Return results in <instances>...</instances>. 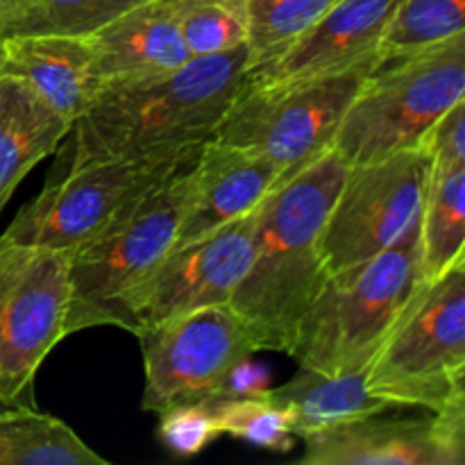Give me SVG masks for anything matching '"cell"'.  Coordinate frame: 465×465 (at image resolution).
Listing matches in <instances>:
<instances>
[{"label": "cell", "mask_w": 465, "mask_h": 465, "mask_svg": "<svg viewBox=\"0 0 465 465\" xmlns=\"http://www.w3.org/2000/svg\"><path fill=\"white\" fill-rule=\"evenodd\" d=\"M345 173L348 163L330 148L259 204L252 259L230 300L257 352H289L300 318L325 284L322 230Z\"/></svg>", "instance_id": "cell-1"}, {"label": "cell", "mask_w": 465, "mask_h": 465, "mask_svg": "<svg viewBox=\"0 0 465 465\" xmlns=\"http://www.w3.org/2000/svg\"><path fill=\"white\" fill-rule=\"evenodd\" d=\"M248 45L191 57L153 80L104 89L73 123V163L168 157L200 148L216 132L243 86Z\"/></svg>", "instance_id": "cell-2"}, {"label": "cell", "mask_w": 465, "mask_h": 465, "mask_svg": "<svg viewBox=\"0 0 465 465\" xmlns=\"http://www.w3.org/2000/svg\"><path fill=\"white\" fill-rule=\"evenodd\" d=\"M422 284L418 213L384 252L327 275L300 318L293 345L286 354L298 368L325 375L366 372L372 354Z\"/></svg>", "instance_id": "cell-3"}, {"label": "cell", "mask_w": 465, "mask_h": 465, "mask_svg": "<svg viewBox=\"0 0 465 465\" xmlns=\"http://www.w3.org/2000/svg\"><path fill=\"white\" fill-rule=\"evenodd\" d=\"M198 153L73 250L68 336L91 327H121L123 300L175 243L193 191Z\"/></svg>", "instance_id": "cell-4"}, {"label": "cell", "mask_w": 465, "mask_h": 465, "mask_svg": "<svg viewBox=\"0 0 465 465\" xmlns=\"http://www.w3.org/2000/svg\"><path fill=\"white\" fill-rule=\"evenodd\" d=\"M465 98V32L402 57L381 59L345 109L331 148L348 166L416 148Z\"/></svg>", "instance_id": "cell-5"}, {"label": "cell", "mask_w": 465, "mask_h": 465, "mask_svg": "<svg viewBox=\"0 0 465 465\" xmlns=\"http://www.w3.org/2000/svg\"><path fill=\"white\" fill-rule=\"evenodd\" d=\"M366 389L431 413L465 395V259L418 289L372 354Z\"/></svg>", "instance_id": "cell-6"}, {"label": "cell", "mask_w": 465, "mask_h": 465, "mask_svg": "<svg viewBox=\"0 0 465 465\" xmlns=\"http://www.w3.org/2000/svg\"><path fill=\"white\" fill-rule=\"evenodd\" d=\"M377 64L313 80L241 86L212 139L257 150L289 180L331 148L345 109Z\"/></svg>", "instance_id": "cell-7"}, {"label": "cell", "mask_w": 465, "mask_h": 465, "mask_svg": "<svg viewBox=\"0 0 465 465\" xmlns=\"http://www.w3.org/2000/svg\"><path fill=\"white\" fill-rule=\"evenodd\" d=\"M71 252L0 236V402L30 404L36 372L68 336Z\"/></svg>", "instance_id": "cell-8"}, {"label": "cell", "mask_w": 465, "mask_h": 465, "mask_svg": "<svg viewBox=\"0 0 465 465\" xmlns=\"http://www.w3.org/2000/svg\"><path fill=\"white\" fill-rule=\"evenodd\" d=\"M200 148L168 157L71 163L66 175L45 184L44 191L16 213L3 232V239L73 252Z\"/></svg>", "instance_id": "cell-9"}, {"label": "cell", "mask_w": 465, "mask_h": 465, "mask_svg": "<svg viewBox=\"0 0 465 465\" xmlns=\"http://www.w3.org/2000/svg\"><path fill=\"white\" fill-rule=\"evenodd\" d=\"M430 173L431 159L420 145L348 166L322 230L327 275L391 248L420 213Z\"/></svg>", "instance_id": "cell-10"}, {"label": "cell", "mask_w": 465, "mask_h": 465, "mask_svg": "<svg viewBox=\"0 0 465 465\" xmlns=\"http://www.w3.org/2000/svg\"><path fill=\"white\" fill-rule=\"evenodd\" d=\"M145 368L143 411L213 400L232 368L257 354L230 304H209L136 334Z\"/></svg>", "instance_id": "cell-11"}, {"label": "cell", "mask_w": 465, "mask_h": 465, "mask_svg": "<svg viewBox=\"0 0 465 465\" xmlns=\"http://www.w3.org/2000/svg\"><path fill=\"white\" fill-rule=\"evenodd\" d=\"M257 212L259 207L203 239L173 245L123 300L121 330L136 336L182 313L209 304H230L252 259Z\"/></svg>", "instance_id": "cell-12"}, {"label": "cell", "mask_w": 465, "mask_h": 465, "mask_svg": "<svg viewBox=\"0 0 465 465\" xmlns=\"http://www.w3.org/2000/svg\"><path fill=\"white\" fill-rule=\"evenodd\" d=\"M398 5L400 0H339L284 53L245 71L243 86L313 80L381 62V39Z\"/></svg>", "instance_id": "cell-13"}, {"label": "cell", "mask_w": 465, "mask_h": 465, "mask_svg": "<svg viewBox=\"0 0 465 465\" xmlns=\"http://www.w3.org/2000/svg\"><path fill=\"white\" fill-rule=\"evenodd\" d=\"M284 182L280 166L252 148L204 141L195 159L193 191L175 243L203 239L218 227L252 213Z\"/></svg>", "instance_id": "cell-14"}, {"label": "cell", "mask_w": 465, "mask_h": 465, "mask_svg": "<svg viewBox=\"0 0 465 465\" xmlns=\"http://www.w3.org/2000/svg\"><path fill=\"white\" fill-rule=\"evenodd\" d=\"M86 41L103 91L166 75L191 59L173 0H143Z\"/></svg>", "instance_id": "cell-15"}, {"label": "cell", "mask_w": 465, "mask_h": 465, "mask_svg": "<svg viewBox=\"0 0 465 465\" xmlns=\"http://www.w3.org/2000/svg\"><path fill=\"white\" fill-rule=\"evenodd\" d=\"M0 73L21 80L45 107L71 125L103 91L86 36L25 35L0 39Z\"/></svg>", "instance_id": "cell-16"}, {"label": "cell", "mask_w": 465, "mask_h": 465, "mask_svg": "<svg viewBox=\"0 0 465 465\" xmlns=\"http://www.w3.org/2000/svg\"><path fill=\"white\" fill-rule=\"evenodd\" d=\"M304 465H452L427 418H363L302 439Z\"/></svg>", "instance_id": "cell-17"}, {"label": "cell", "mask_w": 465, "mask_h": 465, "mask_svg": "<svg viewBox=\"0 0 465 465\" xmlns=\"http://www.w3.org/2000/svg\"><path fill=\"white\" fill-rule=\"evenodd\" d=\"M266 398L289 413L295 439L380 416L391 409L366 389V372L325 375L300 368L286 384L272 386Z\"/></svg>", "instance_id": "cell-18"}, {"label": "cell", "mask_w": 465, "mask_h": 465, "mask_svg": "<svg viewBox=\"0 0 465 465\" xmlns=\"http://www.w3.org/2000/svg\"><path fill=\"white\" fill-rule=\"evenodd\" d=\"M73 130L21 80L0 73V213L23 177Z\"/></svg>", "instance_id": "cell-19"}, {"label": "cell", "mask_w": 465, "mask_h": 465, "mask_svg": "<svg viewBox=\"0 0 465 465\" xmlns=\"http://www.w3.org/2000/svg\"><path fill=\"white\" fill-rule=\"evenodd\" d=\"M0 465H109L59 418L32 404L0 409Z\"/></svg>", "instance_id": "cell-20"}, {"label": "cell", "mask_w": 465, "mask_h": 465, "mask_svg": "<svg viewBox=\"0 0 465 465\" xmlns=\"http://www.w3.org/2000/svg\"><path fill=\"white\" fill-rule=\"evenodd\" d=\"M465 259V163H431L420 209L422 280L431 282Z\"/></svg>", "instance_id": "cell-21"}, {"label": "cell", "mask_w": 465, "mask_h": 465, "mask_svg": "<svg viewBox=\"0 0 465 465\" xmlns=\"http://www.w3.org/2000/svg\"><path fill=\"white\" fill-rule=\"evenodd\" d=\"M143 0H0V39L89 36Z\"/></svg>", "instance_id": "cell-22"}, {"label": "cell", "mask_w": 465, "mask_h": 465, "mask_svg": "<svg viewBox=\"0 0 465 465\" xmlns=\"http://www.w3.org/2000/svg\"><path fill=\"white\" fill-rule=\"evenodd\" d=\"M339 0H245L248 71L271 62L316 25Z\"/></svg>", "instance_id": "cell-23"}, {"label": "cell", "mask_w": 465, "mask_h": 465, "mask_svg": "<svg viewBox=\"0 0 465 465\" xmlns=\"http://www.w3.org/2000/svg\"><path fill=\"white\" fill-rule=\"evenodd\" d=\"M463 32L465 0H400L381 39V59L418 53Z\"/></svg>", "instance_id": "cell-24"}, {"label": "cell", "mask_w": 465, "mask_h": 465, "mask_svg": "<svg viewBox=\"0 0 465 465\" xmlns=\"http://www.w3.org/2000/svg\"><path fill=\"white\" fill-rule=\"evenodd\" d=\"M191 57L223 54L248 44L245 0H173Z\"/></svg>", "instance_id": "cell-25"}, {"label": "cell", "mask_w": 465, "mask_h": 465, "mask_svg": "<svg viewBox=\"0 0 465 465\" xmlns=\"http://www.w3.org/2000/svg\"><path fill=\"white\" fill-rule=\"evenodd\" d=\"M218 431L266 452H289L293 448L291 418L271 398H216L209 400Z\"/></svg>", "instance_id": "cell-26"}, {"label": "cell", "mask_w": 465, "mask_h": 465, "mask_svg": "<svg viewBox=\"0 0 465 465\" xmlns=\"http://www.w3.org/2000/svg\"><path fill=\"white\" fill-rule=\"evenodd\" d=\"M157 416L159 440L175 457H195L212 440L221 436L209 400H204V402L177 404V407L166 409V411L157 413Z\"/></svg>", "instance_id": "cell-27"}, {"label": "cell", "mask_w": 465, "mask_h": 465, "mask_svg": "<svg viewBox=\"0 0 465 465\" xmlns=\"http://www.w3.org/2000/svg\"><path fill=\"white\" fill-rule=\"evenodd\" d=\"M420 148L436 166L465 163V98L454 103L422 136Z\"/></svg>", "instance_id": "cell-28"}, {"label": "cell", "mask_w": 465, "mask_h": 465, "mask_svg": "<svg viewBox=\"0 0 465 465\" xmlns=\"http://www.w3.org/2000/svg\"><path fill=\"white\" fill-rule=\"evenodd\" d=\"M271 389V375L266 368L248 357L232 368L216 398H266Z\"/></svg>", "instance_id": "cell-29"}, {"label": "cell", "mask_w": 465, "mask_h": 465, "mask_svg": "<svg viewBox=\"0 0 465 465\" xmlns=\"http://www.w3.org/2000/svg\"><path fill=\"white\" fill-rule=\"evenodd\" d=\"M3 407H5V404H3V402H0V409H3Z\"/></svg>", "instance_id": "cell-30"}]
</instances>
